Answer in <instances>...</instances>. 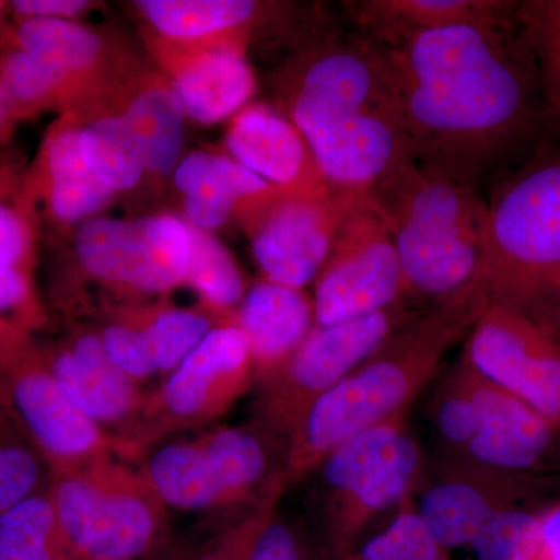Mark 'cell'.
Segmentation results:
<instances>
[{
	"label": "cell",
	"mask_w": 560,
	"mask_h": 560,
	"mask_svg": "<svg viewBox=\"0 0 560 560\" xmlns=\"http://www.w3.org/2000/svg\"><path fill=\"white\" fill-rule=\"evenodd\" d=\"M14 121H16V116H14L13 106H11L9 95L5 94L2 84H0V145L5 143L7 138H9V131Z\"/></svg>",
	"instance_id": "44"
},
{
	"label": "cell",
	"mask_w": 560,
	"mask_h": 560,
	"mask_svg": "<svg viewBox=\"0 0 560 560\" xmlns=\"http://www.w3.org/2000/svg\"><path fill=\"white\" fill-rule=\"evenodd\" d=\"M537 560H560V501L541 510V550Z\"/></svg>",
	"instance_id": "43"
},
{
	"label": "cell",
	"mask_w": 560,
	"mask_h": 560,
	"mask_svg": "<svg viewBox=\"0 0 560 560\" xmlns=\"http://www.w3.org/2000/svg\"><path fill=\"white\" fill-rule=\"evenodd\" d=\"M427 460L407 418L353 434L323 459L316 475L318 545L324 560L361 544L368 528L419 488Z\"/></svg>",
	"instance_id": "7"
},
{
	"label": "cell",
	"mask_w": 560,
	"mask_h": 560,
	"mask_svg": "<svg viewBox=\"0 0 560 560\" xmlns=\"http://www.w3.org/2000/svg\"><path fill=\"white\" fill-rule=\"evenodd\" d=\"M285 442L250 420L161 442L138 460L162 503L184 512L256 508L283 480Z\"/></svg>",
	"instance_id": "6"
},
{
	"label": "cell",
	"mask_w": 560,
	"mask_h": 560,
	"mask_svg": "<svg viewBox=\"0 0 560 560\" xmlns=\"http://www.w3.org/2000/svg\"><path fill=\"white\" fill-rule=\"evenodd\" d=\"M283 492L285 490H278L259 506L243 512L234 522L224 526L208 547L202 548L198 555H191L190 560H246L261 526L278 510Z\"/></svg>",
	"instance_id": "40"
},
{
	"label": "cell",
	"mask_w": 560,
	"mask_h": 560,
	"mask_svg": "<svg viewBox=\"0 0 560 560\" xmlns=\"http://www.w3.org/2000/svg\"><path fill=\"white\" fill-rule=\"evenodd\" d=\"M43 353L55 382L84 416L116 441L131 429L149 393L110 360L101 335H80Z\"/></svg>",
	"instance_id": "18"
},
{
	"label": "cell",
	"mask_w": 560,
	"mask_h": 560,
	"mask_svg": "<svg viewBox=\"0 0 560 560\" xmlns=\"http://www.w3.org/2000/svg\"><path fill=\"white\" fill-rule=\"evenodd\" d=\"M226 145L235 161L279 189L316 191L330 186L293 121L268 106L243 109L232 120Z\"/></svg>",
	"instance_id": "20"
},
{
	"label": "cell",
	"mask_w": 560,
	"mask_h": 560,
	"mask_svg": "<svg viewBox=\"0 0 560 560\" xmlns=\"http://www.w3.org/2000/svg\"><path fill=\"white\" fill-rule=\"evenodd\" d=\"M50 469L0 404V512L49 486Z\"/></svg>",
	"instance_id": "36"
},
{
	"label": "cell",
	"mask_w": 560,
	"mask_h": 560,
	"mask_svg": "<svg viewBox=\"0 0 560 560\" xmlns=\"http://www.w3.org/2000/svg\"><path fill=\"white\" fill-rule=\"evenodd\" d=\"M190 235V259L186 282L200 294L212 311L230 313L245 298L241 268L230 250L208 231L187 223Z\"/></svg>",
	"instance_id": "32"
},
{
	"label": "cell",
	"mask_w": 560,
	"mask_h": 560,
	"mask_svg": "<svg viewBox=\"0 0 560 560\" xmlns=\"http://www.w3.org/2000/svg\"><path fill=\"white\" fill-rule=\"evenodd\" d=\"M460 359L560 430V300L490 298Z\"/></svg>",
	"instance_id": "11"
},
{
	"label": "cell",
	"mask_w": 560,
	"mask_h": 560,
	"mask_svg": "<svg viewBox=\"0 0 560 560\" xmlns=\"http://www.w3.org/2000/svg\"><path fill=\"white\" fill-rule=\"evenodd\" d=\"M419 313L399 305L364 318L313 327L289 360L254 385V422L285 442L316 400Z\"/></svg>",
	"instance_id": "10"
},
{
	"label": "cell",
	"mask_w": 560,
	"mask_h": 560,
	"mask_svg": "<svg viewBox=\"0 0 560 560\" xmlns=\"http://www.w3.org/2000/svg\"><path fill=\"white\" fill-rule=\"evenodd\" d=\"M234 323L248 341L256 385L308 337L315 327V307L302 289L264 280L245 294Z\"/></svg>",
	"instance_id": "21"
},
{
	"label": "cell",
	"mask_w": 560,
	"mask_h": 560,
	"mask_svg": "<svg viewBox=\"0 0 560 560\" xmlns=\"http://www.w3.org/2000/svg\"><path fill=\"white\" fill-rule=\"evenodd\" d=\"M372 43L389 47L415 33L459 25H495L514 16L517 2L497 0H364L350 2Z\"/></svg>",
	"instance_id": "22"
},
{
	"label": "cell",
	"mask_w": 560,
	"mask_h": 560,
	"mask_svg": "<svg viewBox=\"0 0 560 560\" xmlns=\"http://www.w3.org/2000/svg\"><path fill=\"white\" fill-rule=\"evenodd\" d=\"M517 21L536 65L544 101L560 119V0L518 2Z\"/></svg>",
	"instance_id": "34"
},
{
	"label": "cell",
	"mask_w": 560,
	"mask_h": 560,
	"mask_svg": "<svg viewBox=\"0 0 560 560\" xmlns=\"http://www.w3.org/2000/svg\"><path fill=\"white\" fill-rule=\"evenodd\" d=\"M124 117L138 140L145 168L158 175H171L184 139V109L175 92L162 88L145 91Z\"/></svg>",
	"instance_id": "26"
},
{
	"label": "cell",
	"mask_w": 560,
	"mask_h": 560,
	"mask_svg": "<svg viewBox=\"0 0 560 560\" xmlns=\"http://www.w3.org/2000/svg\"><path fill=\"white\" fill-rule=\"evenodd\" d=\"M366 194L331 184L316 191L275 187L254 202L253 253L265 278L293 289L315 280L342 221Z\"/></svg>",
	"instance_id": "14"
},
{
	"label": "cell",
	"mask_w": 560,
	"mask_h": 560,
	"mask_svg": "<svg viewBox=\"0 0 560 560\" xmlns=\"http://www.w3.org/2000/svg\"><path fill=\"white\" fill-rule=\"evenodd\" d=\"M138 7L158 31L180 39L238 31L264 11L248 0H140Z\"/></svg>",
	"instance_id": "28"
},
{
	"label": "cell",
	"mask_w": 560,
	"mask_h": 560,
	"mask_svg": "<svg viewBox=\"0 0 560 560\" xmlns=\"http://www.w3.org/2000/svg\"><path fill=\"white\" fill-rule=\"evenodd\" d=\"M101 338L110 360L132 381L142 385L143 381L154 375L140 342L138 330L127 320L109 324L103 329Z\"/></svg>",
	"instance_id": "41"
},
{
	"label": "cell",
	"mask_w": 560,
	"mask_h": 560,
	"mask_svg": "<svg viewBox=\"0 0 560 560\" xmlns=\"http://www.w3.org/2000/svg\"><path fill=\"white\" fill-rule=\"evenodd\" d=\"M429 420L442 456H458L477 433V371L460 359L444 375L429 401Z\"/></svg>",
	"instance_id": "31"
},
{
	"label": "cell",
	"mask_w": 560,
	"mask_h": 560,
	"mask_svg": "<svg viewBox=\"0 0 560 560\" xmlns=\"http://www.w3.org/2000/svg\"><path fill=\"white\" fill-rule=\"evenodd\" d=\"M256 90L253 70L237 46L195 55L176 72L173 92L184 114L213 124L241 109Z\"/></svg>",
	"instance_id": "25"
},
{
	"label": "cell",
	"mask_w": 560,
	"mask_h": 560,
	"mask_svg": "<svg viewBox=\"0 0 560 560\" xmlns=\"http://www.w3.org/2000/svg\"><path fill=\"white\" fill-rule=\"evenodd\" d=\"M382 49L399 84L415 162L430 171L478 189L556 119L517 9L501 24L415 33Z\"/></svg>",
	"instance_id": "1"
},
{
	"label": "cell",
	"mask_w": 560,
	"mask_h": 560,
	"mask_svg": "<svg viewBox=\"0 0 560 560\" xmlns=\"http://www.w3.org/2000/svg\"><path fill=\"white\" fill-rule=\"evenodd\" d=\"M290 114L324 178L341 189L371 191L415 162L399 84L371 39L313 54L294 80Z\"/></svg>",
	"instance_id": "2"
},
{
	"label": "cell",
	"mask_w": 560,
	"mask_h": 560,
	"mask_svg": "<svg viewBox=\"0 0 560 560\" xmlns=\"http://www.w3.org/2000/svg\"><path fill=\"white\" fill-rule=\"evenodd\" d=\"M485 282L492 300H560V142L534 150L488 201Z\"/></svg>",
	"instance_id": "5"
},
{
	"label": "cell",
	"mask_w": 560,
	"mask_h": 560,
	"mask_svg": "<svg viewBox=\"0 0 560 560\" xmlns=\"http://www.w3.org/2000/svg\"><path fill=\"white\" fill-rule=\"evenodd\" d=\"M478 560H537L541 550V510L500 511L470 544Z\"/></svg>",
	"instance_id": "37"
},
{
	"label": "cell",
	"mask_w": 560,
	"mask_h": 560,
	"mask_svg": "<svg viewBox=\"0 0 560 560\" xmlns=\"http://www.w3.org/2000/svg\"><path fill=\"white\" fill-rule=\"evenodd\" d=\"M0 560H72L49 490L0 512Z\"/></svg>",
	"instance_id": "27"
},
{
	"label": "cell",
	"mask_w": 560,
	"mask_h": 560,
	"mask_svg": "<svg viewBox=\"0 0 560 560\" xmlns=\"http://www.w3.org/2000/svg\"><path fill=\"white\" fill-rule=\"evenodd\" d=\"M444 552L420 521L410 497L401 501L385 529L331 560H431Z\"/></svg>",
	"instance_id": "38"
},
{
	"label": "cell",
	"mask_w": 560,
	"mask_h": 560,
	"mask_svg": "<svg viewBox=\"0 0 560 560\" xmlns=\"http://www.w3.org/2000/svg\"><path fill=\"white\" fill-rule=\"evenodd\" d=\"M246 560H324L316 540L300 523L272 512L253 541Z\"/></svg>",
	"instance_id": "39"
},
{
	"label": "cell",
	"mask_w": 560,
	"mask_h": 560,
	"mask_svg": "<svg viewBox=\"0 0 560 560\" xmlns=\"http://www.w3.org/2000/svg\"><path fill=\"white\" fill-rule=\"evenodd\" d=\"M191 552L186 547H168L164 545L161 550L151 555L147 560H190Z\"/></svg>",
	"instance_id": "45"
},
{
	"label": "cell",
	"mask_w": 560,
	"mask_h": 560,
	"mask_svg": "<svg viewBox=\"0 0 560 560\" xmlns=\"http://www.w3.org/2000/svg\"><path fill=\"white\" fill-rule=\"evenodd\" d=\"M489 300L488 290H478L431 305L316 400L287 438V488L312 477L323 459L353 434L408 416L436 378L448 350L467 338Z\"/></svg>",
	"instance_id": "3"
},
{
	"label": "cell",
	"mask_w": 560,
	"mask_h": 560,
	"mask_svg": "<svg viewBox=\"0 0 560 560\" xmlns=\"http://www.w3.org/2000/svg\"><path fill=\"white\" fill-rule=\"evenodd\" d=\"M79 128L60 127L51 131L38 167L27 175L32 200L46 202L51 219L75 223L97 212L114 191L92 175L81 158Z\"/></svg>",
	"instance_id": "23"
},
{
	"label": "cell",
	"mask_w": 560,
	"mask_h": 560,
	"mask_svg": "<svg viewBox=\"0 0 560 560\" xmlns=\"http://www.w3.org/2000/svg\"><path fill=\"white\" fill-rule=\"evenodd\" d=\"M84 164L109 190H130L142 178V151L125 117H103L80 130Z\"/></svg>",
	"instance_id": "29"
},
{
	"label": "cell",
	"mask_w": 560,
	"mask_h": 560,
	"mask_svg": "<svg viewBox=\"0 0 560 560\" xmlns=\"http://www.w3.org/2000/svg\"><path fill=\"white\" fill-rule=\"evenodd\" d=\"M477 405L474 440L460 455L445 458L523 480H550L560 458L558 427L478 371Z\"/></svg>",
	"instance_id": "17"
},
{
	"label": "cell",
	"mask_w": 560,
	"mask_h": 560,
	"mask_svg": "<svg viewBox=\"0 0 560 560\" xmlns=\"http://www.w3.org/2000/svg\"><path fill=\"white\" fill-rule=\"evenodd\" d=\"M0 404L50 470L117 455V441L65 396L24 331H0Z\"/></svg>",
	"instance_id": "12"
},
{
	"label": "cell",
	"mask_w": 560,
	"mask_h": 560,
	"mask_svg": "<svg viewBox=\"0 0 560 560\" xmlns=\"http://www.w3.org/2000/svg\"><path fill=\"white\" fill-rule=\"evenodd\" d=\"M33 267L35 228L27 175L0 154V331L32 334L43 319Z\"/></svg>",
	"instance_id": "19"
},
{
	"label": "cell",
	"mask_w": 560,
	"mask_h": 560,
	"mask_svg": "<svg viewBox=\"0 0 560 560\" xmlns=\"http://www.w3.org/2000/svg\"><path fill=\"white\" fill-rule=\"evenodd\" d=\"M7 9V3L0 2V40L9 38V32H2L3 11Z\"/></svg>",
	"instance_id": "46"
},
{
	"label": "cell",
	"mask_w": 560,
	"mask_h": 560,
	"mask_svg": "<svg viewBox=\"0 0 560 560\" xmlns=\"http://www.w3.org/2000/svg\"><path fill=\"white\" fill-rule=\"evenodd\" d=\"M47 490L72 560H140L167 545V506L119 456L50 470Z\"/></svg>",
	"instance_id": "8"
},
{
	"label": "cell",
	"mask_w": 560,
	"mask_h": 560,
	"mask_svg": "<svg viewBox=\"0 0 560 560\" xmlns=\"http://www.w3.org/2000/svg\"><path fill=\"white\" fill-rule=\"evenodd\" d=\"M16 20L47 18V20H68L79 16L88 3L81 0H14L9 3Z\"/></svg>",
	"instance_id": "42"
},
{
	"label": "cell",
	"mask_w": 560,
	"mask_h": 560,
	"mask_svg": "<svg viewBox=\"0 0 560 560\" xmlns=\"http://www.w3.org/2000/svg\"><path fill=\"white\" fill-rule=\"evenodd\" d=\"M69 79L38 55L7 44L0 54V84L16 120L61 97Z\"/></svg>",
	"instance_id": "35"
},
{
	"label": "cell",
	"mask_w": 560,
	"mask_h": 560,
	"mask_svg": "<svg viewBox=\"0 0 560 560\" xmlns=\"http://www.w3.org/2000/svg\"><path fill=\"white\" fill-rule=\"evenodd\" d=\"M7 44L38 55L69 80L90 68L102 47L98 36L77 22L47 18L16 20Z\"/></svg>",
	"instance_id": "30"
},
{
	"label": "cell",
	"mask_w": 560,
	"mask_h": 560,
	"mask_svg": "<svg viewBox=\"0 0 560 560\" xmlns=\"http://www.w3.org/2000/svg\"><path fill=\"white\" fill-rule=\"evenodd\" d=\"M371 191L393 235L411 300L436 305L488 290V201L477 187L411 162Z\"/></svg>",
	"instance_id": "4"
},
{
	"label": "cell",
	"mask_w": 560,
	"mask_h": 560,
	"mask_svg": "<svg viewBox=\"0 0 560 560\" xmlns=\"http://www.w3.org/2000/svg\"><path fill=\"white\" fill-rule=\"evenodd\" d=\"M544 485L440 456L425 467L411 500L430 536L447 552L470 547L482 526L500 511L529 506Z\"/></svg>",
	"instance_id": "16"
},
{
	"label": "cell",
	"mask_w": 560,
	"mask_h": 560,
	"mask_svg": "<svg viewBox=\"0 0 560 560\" xmlns=\"http://www.w3.org/2000/svg\"><path fill=\"white\" fill-rule=\"evenodd\" d=\"M173 180L186 195L184 210L189 223L202 231L217 230L235 206L250 205L275 189L241 162L202 151L180 161Z\"/></svg>",
	"instance_id": "24"
},
{
	"label": "cell",
	"mask_w": 560,
	"mask_h": 560,
	"mask_svg": "<svg viewBox=\"0 0 560 560\" xmlns=\"http://www.w3.org/2000/svg\"><path fill=\"white\" fill-rule=\"evenodd\" d=\"M431 560H448L447 552H444V555L438 556V558Z\"/></svg>",
	"instance_id": "47"
},
{
	"label": "cell",
	"mask_w": 560,
	"mask_h": 560,
	"mask_svg": "<svg viewBox=\"0 0 560 560\" xmlns=\"http://www.w3.org/2000/svg\"><path fill=\"white\" fill-rule=\"evenodd\" d=\"M254 388L253 361L245 334L235 324H221L171 372L130 430L117 441V455L136 463L178 431L201 429L226 415Z\"/></svg>",
	"instance_id": "9"
},
{
	"label": "cell",
	"mask_w": 560,
	"mask_h": 560,
	"mask_svg": "<svg viewBox=\"0 0 560 560\" xmlns=\"http://www.w3.org/2000/svg\"><path fill=\"white\" fill-rule=\"evenodd\" d=\"M77 259L91 278L138 293H165L186 282L190 235L172 215L92 220L81 226Z\"/></svg>",
	"instance_id": "15"
},
{
	"label": "cell",
	"mask_w": 560,
	"mask_h": 560,
	"mask_svg": "<svg viewBox=\"0 0 560 560\" xmlns=\"http://www.w3.org/2000/svg\"><path fill=\"white\" fill-rule=\"evenodd\" d=\"M127 323L138 330L154 374L175 371L213 329L208 316L180 308L151 313L139 324Z\"/></svg>",
	"instance_id": "33"
},
{
	"label": "cell",
	"mask_w": 560,
	"mask_h": 560,
	"mask_svg": "<svg viewBox=\"0 0 560 560\" xmlns=\"http://www.w3.org/2000/svg\"><path fill=\"white\" fill-rule=\"evenodd\" d=\"M396 245L372 191L342 221L315 278V326H334L405 305Z\"/></svg>",
	"instance_id": "13"
}]
</instances>
